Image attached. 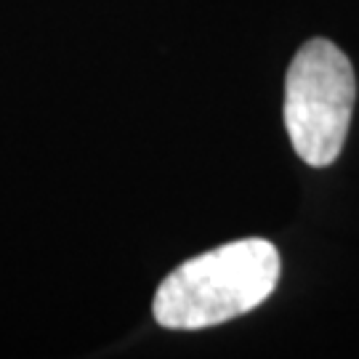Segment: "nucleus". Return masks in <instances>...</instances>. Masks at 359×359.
I'll return each instance as SVG.
<instances>
[{
	"label": "nucleus",
	"instance_id": "f03ea898",
	"mask_svg": "<svg viewBox=\"0 0 359 359\" xmlns=\"http://www.w3.org/2000/svg\"><path fill=\"white\" fill-rule=\"evenodd\" d=\"M357 99L354 67L335 43L301 46L285 75V128L295 154L311 168L338 160Z\"/></svg>",
	"mask_w": 359,
	"mask_h": 359
},
{
	"label": "nucleus",
	"instance_id": "f257e3e1",
	"mask_svg": "<svg viewBox=\"0 0 359 359\" xmlns=\"http://www.w3.org/2000/svg\"><path fill=\"white\" fill-rule=\"evenodd\" d=\"M280 280V253L261 237L184 261L160 283L152 314L168 330H203L261 306Z\"/></svg>",
	"mask_w": 359,
	"mask_h": 359
}]
</instances>
